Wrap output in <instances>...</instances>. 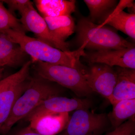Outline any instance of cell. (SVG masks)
I'll use <instances>...</instances> for the list:
<instances>
[{"instance_id":"obj_1","label":"cell","mask_w":135,"mask_h":135,"mask_svg":"<svg viewBox=\"0 0 135 135\" xmlns=\"http://www.w3.org/2000/svg\"><path fill=\"white\" fill-rule=\"evenodd\" d=\"M3 33L32 57L31 62L39 61L71 67L84 66L80 61V57L85 53L83 48L79 47L74 51H64L38 39L27 36L26 33L12 30H8Z\"/></svg>"},{"instance_id":"obj_2","label":"cell","mask_w":135,"mask_h":135,"mask_svg":"<svg viewBox=\"0 0 135 135\" xmlns=\"http://www.w3.org/2000/svg\"><path fill=\"white\" fill-rule=\"evenodd\" d=\"M62 89L58 84L37 74L30 77L27 88L16 101L8 118L0 129V135H7L15 123L24 119L44 100L60 96Z\"/></svg>"},{"instance_id":"obj_3","label":"cell","mask_w":135,"mask_h":135,"mask_svg":"<svg viewBox=\"0 0 135 135\" xmlns=\"http://www.w3.org/2000/svg\"><path fill=\"white\" fill-rule=\"evenodd\" d=\"M77 42L79 47L92 51L117 49L135 47L115 31L105 25H98L83 17L76 27Z\"/></svg>"},{"instance_id":"obj_4","label":"cell","mask_w":135,"mask_h":135,"mask_svg":"<svg viewBox=\"0 0 135 135\" xmlns=\"http://www.w3.org/2000/svg\"><path fill=\"white\" fill-rule=\"evenodd\" d=\"M31 62L37 75L70 89L77 96L89 97L94 93L85 79L84 66L71 67L39 61Z\"/></svg>"},{"instance_id":"obj_5","label":"cell","mask_w":135,"mask_h":135,"mask_svg":"<svg viewBox=\"0 0 135 135\" xmlns=\"http://www.w3.org/2000/svg\"><path fill=\"white\" fill-rule=\"evenodd\" d=\"M81 109L70 117L65 129L59 135H101L111 125L107 114Z\"/></svg>"},{"instance_id":"obj_6","label":"cell","mask_w":135,"mask_h":135,"mask_svg":"<svg viewBox=\"0 0 135 135\" xmlns=\"http://www.w3.org/2000/svg\"><path fill=\"white\" fill-rule=\"evenodd\" d=\"M20 21L26 31L33 33L37 38L64 51H70V44L61 41L51 33L43 17L34 8L33 3L20 13Z\"/></svg>"},{"instance_id":"obj_7","label":"cell","mask_w":135,"mask_h":135,"mask_svg":"<svg viewBox=\"0 0 135 135\" xmlns=\"http://www.w3.org/2000/svg\"><path fill=\"white\" fill-rule=\"evenodd\" d=\"M84 75L87 84L93 92H95L109 100L117 81L115 69L106 65L90 64L84 68Z\"/></svg>"},{"instance_id":"obj_8","label":"cell","mask_w":135,"mask_h":135,"mask_svg":"<svg viewBox=\"0 0 135 135\" xmlns=\"http://www.w3.org/2000/svg\"><path fill=\"white\" fill-rule=\"evenodd\" d=\"M88 99L69 98L60 96L52 97L41 103L24 118L29 122L33 118L47 114L69 113L79 109H89L92 106Z\"/></svg>"},{"instance_id":"obj_9","label":"cell","mask_w":135,"mask_h":135,"mask_svg":"<svg viewBox=\"0 0 135 135\" xmlns=\"http://www.w3.org/2000/svg\"><path fill=\"white\" fill-rule=\"evenodd\" d=\"M83 57L90 64H103L135 70V47L85 52Z\"/></svg>"},{"instance_id":"obj_10","label":"cell","mask_w":135,"mask_h":135,"mask_svg":"<svg viewBox=\"0 0 135 135\" xmlns=\"http://www.w3.org/2000/svg\"><path fill=\"white\" fill-rule=\"evenodd\" d=\"M133 1H121L116 8L111 10L101 18V25H110L123 32L134 40L135 14L123 11L124 8L134 7Z\"/></svg>"},{"instance_id":"obj_11","label":"cell","mask_w":135,"mask_h":135,"mask_svg":"<svg viewBox=\"0 0 135 135\" xmlns=\"http://www.w3.org/2000/svg\"><path fill=\"white\" fill-rule=\"evenodd\" d=\"M114 69L117 81L108 100L113 106L119 101L135 99V70L117 66Z\"/></svg>"},{"instance_id":"obj_12","label":"cell","mask_w":135,"mask_h":135,"mask_svg":"<svg viewBox=\"0 0 135 135\" xmlns=\"http://www.w3.org/2000/svg\"><path fill=\"white\" fill-rule=\"evenodd\" d=\"M70 118L68 113L42 114L29 121V126L41 135H56L65 129Z\"/></svg>"},{"instance_id":"obj_13","label":"cell","mask_w":135,"mask_h":135,"mask_svg":"<svg viewBox=\"0 0 135 135\" xmlns=\"http://www.w3.org/2000/svg\"><path fill=\"white\" fill-rule=\"evenodd\" d=\"M27 55L19 45L7 34L0 32V64L3 67L15 68L23 65L26 62Z\"/></svg>"},{"instance_id":"obj_14","label":"cell","mask_w":135,"mask_h":135,"mask_svg":"<svg viewBox=\"0 0 135 135\" xmlns=\"http://www.w3.org/2000/svg\"><path fill=\"white\" fill-rule=\"evenodd\" d=\"M30 77L0 94V129L8 118L16 101L27 88Z\"/></svg>"},{"instance_id":"obj_15","label":"cell","mask_w":135,"mask_h":135,"mask_svg":"<svg viewBox=\"0 0 135 135\" xmlns=\"http://www.w3.org/2000/svg\"><path fill=\"white\" fill-rule=\"evenodd\" d=\"M33 2L43 18L71 16L76 8V1L74 0H35Z\"/></svg>"},{"instance_id":"obj_16","label":"cell","mask_w":135,"mask_h":135,"mask_svg":"<svg viewBox=\"0 0 135 135\" xmlns=\"http://www.w3.org/2000/svg\"><path fill=\"white\" fill-rule=\"evenodd\" d=\"M51 33L61 41L65 42L75 31L74 20L71 16L44 18Z\"/></svg>"},{"instance_id":"obj_17","label":"cell","mask_w":135,"mask_h":135,"mask_svg":"<svg viewBox=\"0 0 135 135\" xmlns=\"http://www.w3.org/2000/svg\"><path fill=\"white\" fill-rule=\"evenodd\" d=\"M113 106L112 111L107 116L114 129L128 119H135V99L119 101Z\"/></svg>"},{"instance_id":"obj_18","label":"cell","mask_w":135,"mask_h":135,"mask_svg":"<svg viewBox=\"0 0 135 135\" xmlns=\"http://www.w3.org/2000/svg\"><path fill=\"white\" fill-rule=\"evenodd\" d=\"M90 11L89 19L94 23L101 19L107 12L114 8L117 1L114 0H84Z\"/></svg>"},{"instance_id":"obj_19","label":"cell","mask_w":135,"mask_h":135,"mask_svg":"<svg viewBox=\"0 0 135 135\" xmlns=\"http://www.w3.org/2000/svg\"><path fill=\"white\" fill-rule=\"evenodd\" d=\"M8 30L25 33L26 31L20 20L7 9L0 1V32L4 33Z\"/></svg>"},{"instance_id":"obj_20","label":"cell","mask_w":135,"mask_h":135,"mask_svg":"<svg viewBox=\"0 0 135 135\" xmlns=\"http://www.w3.org/2000/svg\"><path fill=\"white\" fill-rule=\"evenodd\" d=\"M31 64V61H27L18 71L0 80V94L11 87L29 78Z\"/></svg>"},{"instance_id":"obj_21","label":"cell","mask_w":135,"mask_h":135,"mask_svg":"<svg viewBox=\"0 0 135 135\" xmlns=\"http://www.w3.org/2000/svg\"><path fill=\"white\" fill-rule=\"evenodd\" d=\"M135 134V121L130 119L105 135H133Z\"/></svg>"},{"instance_id":"obj_22","label":"cell","mask_w":135,"mask_h":135,"mask_svg":"<svg viewBox=\"0 0 135 135\" xmlns=\"http://www.w3.org/2000/svg\"><path fill=\"white\" fill-rule=\"evenodd\" d=\"M1 1L7 5L9 11L11 13L17 11L20 14L29 5L33 3L31 1L29 0H4Z\"/></svg>"},{"instance_id":"obj_23","label":"cell","mask_w":135,"mask_h":135,"mask_svg":"<svg viewBox=\"0 0 135 135\" xmlns=\"http://www.w3.org/2000/svg\"><path fill=\"white\" fill-rule=\"evenodd\" d=\"M14 135H41L32 129L29 126L23 128L16 132Z\"/></svg>"},{"instance_id":"obj_24","label":"cell","mask_w":135,"mask_h":135,"mask_svg":"<svg viewBox=\"0 0 135 135\" xmlns=\"http://www.w3.org/2000/svg\"><path fill=\"white\" fill-rule=\"evenodd\" d=\"M5 72V70L4 67H0V80L4 78Z\"/></svg>"},{"instance_id":"obj_25","label":"cell","mask_w":135,"mask_h":135,"mask_svg":"<svg viewBox=\"0 0 135 135\" xmlns=\"http://www.w3.org/2000/svg\"><path fill=\"white\" fill-rule=\"evenodd\" d=\"M0 67H3L1 64H0Z\"/></svg>"},{"instance_id":"obj_26","label":"cell","mask_w":135,"mask_h":135,"mask_svg":"<svg viewBox=\"0 0 135 135\" xmlns=\"http://www.w3.org/2000/svg\"><path fill=\"white\" fill-rule=\"evenodd\" d=\"M133 135H135V134H133Z\"/></svg>"}]
</instances>
